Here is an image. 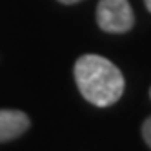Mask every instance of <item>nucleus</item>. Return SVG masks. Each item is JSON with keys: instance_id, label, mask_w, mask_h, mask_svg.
I'll list each match as a JSON object with an SVG mask.
<instances>
[{"instance_id": "obj_4", "label": "nucleus", "mask_w": 151, "mask_h": 151, "mask_svg": "<svg viewBox=\"0 0 151 151\" xmlns=\"http://www.w3.org/2000/svg\"><path fill=\"white\" fill-rule=\"evenodd\" d=\"M142 137L146 140L147 147L151 149V116H147L146 120H144V124H142Z\"/></svg>"}, {"instance_id": "obj_5", "label": "nucleus", "mask_w": 151, "mask_h": 151, "mask_svg": "<svg viewBox=\"0 0 151 151\" xmlns=\"http://www.w3.org/2000/svg\"><path fill=\"white\" fill-rule=\"evenodd\" d=\"M60 4H66V6H71V4H77V2H82V0H58Z\"/></svg>"}, {"instance_id": "obj_3", "label": "nucleus", "mask_w": 151, "mask_h": 151, "mask_svg": "<svg viewBox=\"0 0 151 151\" xmlns=\"http://www.w3.org/2000/svg\"><path fill=\"white\" fill-rule=\"evenodd\" d=\"M31 122L24 111L0 109V144L15 140L29 129Z\"/></svg>"}, {"instance_id": "obj_6", "label": "nucleus", "mask_w": 151, "mask_h": 151, "mask_svg": "<svg viewBox=\"0 0 151 151\" xmlns=\"http://www.w3.org/2000/svg\"><path fill=\"white\" fill-rule=\"evenodd\" d=\"M144 4H146V7H147V11L151 13V0H144Z\"/></svg>"}, {"instance_id": "obj_7", "label": "nucleus", "mask_w": 151, "mask_h": 151, "mask_svg": "<svg viewBox=\"0 0 151 151\" xmlns=\"http://www.w3.org/2000/svg\"><path fill=\"white\" fill-rule=\"evenodd\" d=\"M149 96H151V89H149Z\"/></svg>"}, {"instance_id": "obj_1", "label": "nucleus", "mask_w": 151, "mask_h": 151, "mask_svg": "<svg viewBox=\"0 0 151 151\" xmlns=\"http://www.w3.org/2000/svg\"><path fill=\"white\" fill-rule=\"evenodd\" d=\"M73 75L80 95L96 107H109L124 95V75L106 57L93 53L78 57Z\"/></svg>"}, {"instance_id": "obj_2", "label": "nucleus", "mask_w": 151, "mask_h": 151, "mask_svg": "<svg viewBox=\"0 0 151 151\" xmlns=\"http://www.w3.org/2000/svg\"><path fill=\"white\" fill-rule=\"evenodd\" d=\"M96 24L106 33H127L135 26V15L127 0H100L96 6Z\"/></svg>"}]
</instances>
